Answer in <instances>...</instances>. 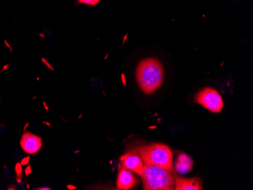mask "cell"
<instances>
[{
    "label": "cell",
    "mask_w": 253,
    "mask_h": 190,
    "mask_svg": "<svg viewBox=\"0 0 253 190\" xmlns=\"http://www.w3.org/2000/svg\"><path fill=\"white\" fill-rule=\"evenodd\" d=\"M42 124H45V125L48 126L49 127H52V124L49 123V122L47 121H42Z\"/></svg>",
    "instance_id": "d6986e66"
},
{
    "label": "cell",
    "mask_w": 253,
    "mask_h": 190,
    "mask_svg": "<svg viewBox=\"0 0 253 190\" xmlns=\"http://www.w3.org/2000/svg\"><path fill=\"white\" fill-rule=\"evenodd\" d=\"M42 62H43V63L45 64V65H46V66H47L48 68H49V69H51V70L52 71L54 70V69H52V67L51 66L50 64H49V62H47V61L45 60V59H42Z\"/></svg>",
    "instance_id": "5bb4252c"
},
{
    "label": "cell",
    "mask_w": 253,
    "mask_h": 190,
    "mask_svg": "<svg viewBox=\"0 0 253 190\" xmlns=\"http://www.w3.org/2000/svg\"><path fill=\"white\" fill-rule=\"evenodd\" d=\"M193 165V161L190 156L185 153L181 152L177 155V160L174 164V168L179 174H186L191 171Z\"/></svg>",
    "instance_id": "9c48e42d"
},
{
    "label": "cell",
    "mask_w": 253,
    "mask_h": 190,
    "mask_svg": "<svg viewBox=\"0 0 253 190\" xmlns=\"http://www.w3.org/2000/svg\"><path fill=\"white\" fill-rule=\"evenodd\" d=\"M15 174H16V179L22 178V165L21 163H17L15 164Z\"/></svg>",
    "instance_id": "30bf717a"
},
{
    "label": "cell",
    "mask_w": 253,
    "mask_h": 190,
    "mask_svg": "<svg viewBox=\"0 0 253 190\" xmlns=\"http://www.w3.org/2000/svg\"><path fill=\"white\" fill-rule=\"evenodd\" d=\"M100 0H78L79 3L86 4V5H96L99 3Z\"/></svg>",
    "instance_id": "8fae6325"
},
{
    "label": "cell",
    "mask_w": 253,
    "mask_h": 190,
    "mask_svg": "<svg viewBox=\"0 0 253 190\" xmlns=\"http://www.w3.org/2000/svg\"><path fill=\"white\" fill-rule=\"evenodd\" d=\"M27 187H28V189H29L30 188L29 184H28V185H27Z\"/></svg>",
    "instance_id": "44dd1931"
},
{
    "label": "cell",
    "mask_w": 253,
    "mask_h": 190,
    "mask_svg": "<svg viewBox=\"0 0 253 190\" xmlns=\"http://www.w3.org/2000/svg\"><path fill=\"white\" fill-rule=\"evenodd\" d=\"M122 167L140 175L144 167V163L140 154L135 152H127L121 157Z\"/></svg>",
    "instance_id": "5b68a950"
},
{
    "label": "cell",
    "mask_w": 253,
    "mask_h": 190,
    "mask_svg": "<svg viewBox=\"0 0 253 190\" xmlns=\"http://www.w3.org/2000/svg\"><path fill=\"white\" fill-rule=\"evenodd\" d=\"M144 190H170L175 186L176 177L171 170L152 164H144L141 174Z\"/></svg>",
    "instance_id": "7a4b0ae2"
},
{
    "label": "cell",
    "mask_w": 253,
    "mask_h": 190,
    "mask_svg": "<svg viewBox=\"0 0 253 190\" xmlns=\"http://www.w3.org/2000/svg\"><path fill=\"white\" fill-rule=\"evenodd\" d=\"M20 144L25 152L31 154H36L42 147V139L33 133H25L21 137Z\"/></svg>",
    "instance_id": "8992f818"
},
{
    "label": "cell",
    "mask_w": 253,
    "mask_h": 190,
    "mask_svg": "<svg viewBox=\"0 0 253 190\" xmlns=\"http://www.w3.org/2000/svg\"><path fill=\"white\" fill-rule=\"evenodd\" d=\"M29 122H28V123H27L26 124V125L25 126V127H24V131H25V130H26V129L28 128V126H29Z\"/></svg>",
    "instance_id": "ffe728a7"
},
{
    "label": "cell",
    "mask_w": 253,
    "mask_h": 190,
    "mask_svg": "<svg viewBox=\"0 0 253 190\" xmlns=\"http://www.w3.org/2000/svg\"><path fill=\"white\" fill-rule=\"evenodd\" d=\"M37 190H52V189L49 188V187H39V188H37Z\"/></svg>",
    "instance_id": "9a60e30c"
},
{
    "label": "cell",
    "mask_w": 253,
    "mask_h": 190,
    "mask_svg": "<svg viewBox=\"0 0 253 190\" xmlns=\"http://www.w3.org/2000/svg\"><path fill=\"white\" fill-rule=\"evenodd\" d=\"M67 189H68L69 190H76L77 187H75L74 185H70V184H69V185H67Z\"/></svg>",
    "instance_id": "2e32d148"
},
{
    "label": "cell",
    "mask_w": 253,
    "mask_h": 190,
    "mask_svg": "<svg viewBox=\"0 0 253 190\" xmlns=\"http://www.w3.org/2000/svg\"><path fill=\"white\" fill-rule=\"evenodd\" d=\"M30 162V157L28 156V157H26V158H23L22 160H21V165L25 166L27 165V164H29Z\"/></svg>",
    "instance_id": "7c38bea8"
},
{
    "label": "cell",
    "mask_w": 253,
    "mask_h": 190,
    "mask_svg": "<svg viewBox=\"0 0 253 190\" xmlns=\"http://www.w3.org/2000/svg\"><path fill=\"white\" fill-rule=\"evenodd\" d=\"M43 107L45 108V111H47V112H49V108L48 107L47 105H46V103H45V101H43Z\"/></svg>",
    "instance_id": "ac0fdd59"
},
{
    "label": "cell",
    "mask_w": 253,
    "mask_h": 190,
    "mask_svg": "<svg viewBox=\"0 0 253 190\" xmlns=\"http://www.w3.org/2000/svg\"><path fill=\"white\" fill-rule=\"evenodd\" d=\"M136 184V178L132 171L122 167L118 175L117 188L119 190H130Z\"/></svg>",
    "instance_id": "52a82bcc"
},
{
    "label": "cell",
    "mask_w": 253,
    "mask_h": 190,
    "mask_svg": "<svg viewBox=\"0 0 253 190\" xmlns=\"http://www.w3.org/2000/svg\"><path fill=\"white\" fill-rule=\"evenodd\" d=\"M139 87L145 94H152L162 86L164 78L163 66L156 59H146L138 65L136 72Z\"/></svg>",
    "instance_id": "6da1fadb"
},
{
    "label": "cell",
    "mask_w": 253,
    "mask_h": 190,
    "mask_svg": "<svg viewBox=\"0 0 253 190\" xmlns=\"http://www.w3.org/2000/svg\"><path fill=\"white\" fill-rule=\"evenodd\" d=\"M176 190H203L202 182L197 177L194 178H183V177H176Z\"/></svg>",
    "instance_id": "ba28073f"
},
{
    "label": "cell",
    "mask_w": 253,
    "mask_h": 190,
    "mask_svg": "<svg viewBox=\"0 0 253 190\" xmlns=\"http://www.w3.org/2000/svg\"><path fill=\"white\" fill-rule=\"evenodd\" d=\"M196 103L201 105L205 109H208L211 113H219L224 108L222 98L218 92L211 88L206 87L202 89L195 96Z\"/></svg>",
    "instance_id": "277c9868"
},
{
    "label": "cell",
    "mask_w": 253,
    "mask_h": 190,
    "mask_svg": "<svg viewBox=\"0 0 253 190\" xmlns=\"http://www.w3.org/2000/svg\"><path fill=\"white\" fill-rule=\"evenodd\" d=\"M145 164H152L172 170L173 154L169 147L161 143H153L138 150Z\"/></svg>",
    "instance_id": "3957f363"
},
{
    "label": "cell",
    "mask_w": 253,
    "mask_h": 190,
    "mask_svg": "<svg viewBox=\"0 0 253 190\" xmlns=\"http://www.w3.org/2000/svg\"><path fill=\"white\" fill-rule=\"evenodd\" d=\"M8 190H17V187H15V186L14 185V184H12V185L9 186V187H8Z\"/></svg>",
    "instance_id": "e0dca14e"
},
{
    "label": "cell",
    "mask_w": 253,
    "mask_h": 190,
    "mask_svg": "<svg viewBox=\"0 0 253 190\" xmlns=\"http://www.w3.org/2000/svg\"><path fill=\"white\" fill-rule=\"evenodd\" d=\"M31 170H32V167H31V165H28V167H26V169H25V175H26L27 177H28V176H29L30 174H31V172H32V171H31Z\"/></svg>",
    "instance_id": "4fadbf2b"
}]
</instances>
